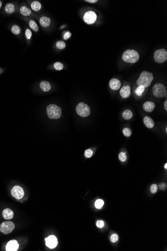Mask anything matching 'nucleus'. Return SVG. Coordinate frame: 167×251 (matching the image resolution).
<instances>
[{
  "label": "nucleus",
  "instance_id": "c756f323",
  "mask_svg": "<svg viewBox=\"0 0 167 251\" xmlns=\"http://www.w3.org/2000/svg\"><path fill=\"white\" fill-rule=\"evenodd\" d=\"M93 151L90 149H88L85 151V156L87 158H90L93 156Z\"/></svg>",
  "mask_w": 167,
  "mask_h": 251
},
{
  "label": "nucleus",
  "instance_id": "2eb2a0df",
  "mask_svg": "<svg viewBox=\"0 0 167 251\" xmlns=\"http://www.w3.org/2000/svg\"><path fill=\"white\" fill-rule=\"evenodd\" d=\"M3 218L6 220H11L14 217V212L12 210L7 208L4 209L2 212Z\"/></svg>",
  "mask_w": 167,
  "mask_h": 251
},
{
  "label": "nucleus",
  "instance_id": "e433bc0d",
  "mask_svg": "<svg viewBox=\"0 0 167 251\" xmlns=\"http://www.w3.org/2000/svg\"><path fill=\"white\" fill-rule=\"evenodd\" d=\"M159 187H160V188H161V189H163H163H164L165 188H166V185L165 184H161V185H159Z\"/></svg>",
  "mask_w": 167,
  "mask_h": 251
},
{
  "label": "nucleus",
  "instance_id": "58836bf2",
  "mask_svg": "<svg viewBox=\"0 0 167 251\" xmlns=\"http://www.w3.org/2000/svg\"><path fill=\"white\" fill-rule=\"evenodd\" d=\"M164 107L166 110H167V101L166 100L164 103Z\"/></svg>",
  "mask_w": 167,
  "mask_h": 251
},
{
  "label": "nucleus",
  "instance_id": "6e6552de",
  "mask_svg": "<svg viewBox=\"0 0 167 251\" xmlns=\"http://www.w3.org/2000/svg\"><path fill=\"white\" fill-rule=\"evenodd\" d=\"M84 21L88 24H92L94 23L97 20V15L92 11L87 12L83 17Z\"/></svg>",
  "mask_w": 167,
  "mask_h": 251
},
{
  "label": "nucleus",
  "instance_id": "f03ea898",
  "mask_svg": "<svg viewBox=\"0 0 167 251\" xmlns=\"http://www.w3.org/2000/svg\"><path fill=\"white\" fill-rule=\"evenodd\" d=\"M139 54L135 50H127L122 56L123 60L127 63H135L139 59Z\"/></svg>",
  "mask_w": 167,
  "mask_h": 251
},
{
  "label": "nucleus",
  "instance_id": "1a4fd4ad",
  "mask_svg": "<svg viewBox=\"0 0 167 251\" xmlns=\"http://www.w3.org/2000/svg\"><path fill=\"white\" fill-rule=\"evenodd\" d=\"M11 194L13 197L17 199H21L24 197L25 192L23 188L18 186H15L11 190Z\"/></svg>",
  "mask_w": 167,
  "mask_h": 251
},
{
  "label": "nucleus",
  "instance_id": "412c9836",
  "mask_svg": "<svg viewBox=\"0 0 167 251\" xmlns=\"http://www.w3.org/2000/svg\"><path fill=\"white\" fill-rule=\"evenodd\" d=\"M133 117L132 112L130 110H126L123 113V117L126 120H129Z\"/></svg>",
  "mask_w": 167,
  "mask_h": 251
},
{
  "label": "nucleus",
  "instance_id": "9b49d317",
  "mask_svg": "<svg viewBox=\"0 0 167 251\" xmlns=\"http://www.w3.org/2000/svg\"><path fill=\"white\" fill-rule=\"evenodd\" d=\"M19 245L17 241L13 240L9 241L6 247V250L7 251H17L19 249Z\"/></svg>",
  "mask_w": 167,
  "mask_h": 251
},
{
  "label": "nucleus",
  "instance_id": "7c9ffc66",
  "mask_svg": "<svg viewBox=\"0 0 167 251\" xmlns=\"http://www.w3.org/2000/svg\"><path fill=\"white\" fill-rule=\"evenodd\" d=\"M119 158L120 160V161L122 162L125 161L127 159V156L126 155L125 153L124 152H121L119 156Z\"/></svg>",
  "mask_w": 167,
  "mask_h": 251
},
{
  "label": "nucleus",
  "instance_id": "c9c22d12",
  "mask_svg": "<svg viewBox=\"0 0 167 251\" xmlns=\"http://www.w3.org/2000/svg\"><path fill=\"white\" fill-rule=\"evenodd\" d=\"M32 35V32L30 31V30H29V29L26 30V36L28 39H30V38L31 37Z\"/></svg>",
  "mask_w": 167,
  "mask_h": 251
},
{
  "label": "nucleus",
  "instance_id": "c85d7f7f",
  "mask_svg": "<svg viewBox=\"0 0 167 251\" xmlns=\"http://www.w3.org/2000/svg\"><path fill=\"white\" fill-rule=\"evenodd\" d=\"M54 68L55 69L57 70H61L63 69V64L60 63V62H56L54 64Z\"/></svg>",
  "mask_w": 167,
  "mask_h": 251
},
{
  "label": "nucleus",
  "instance_id": "b1692460",
  "mask_svg": "<svg viewBox=\"0 0 167 251\" xmlns=\"http://www.w3.org/2000/svg\"><path fill=\"white\" fill-rule=\"evenodd\" d=\"M11 30H12V33L13 34H14L15 35H18L21 32V29H20V27L18 26V25H15L12 26Z\"/></svg>",
  "mask_w": 167,
  "mask_h": 251
},
{
  "label": "nucleus",
  "instance_id": "0eeeda50",
  "mask_svg": "<svg viewBox=\"0 0 167 251\" xmlns=\"http://www.w3.org/2000/svg\"><path fill=\"white\" fill-rule=\"evenodd\" d=\"M154 59L157 63H162L167 59V52L166 50L161 49L157 50L154 54Z\"/></svg>",
  "mask_w": 167,
  "mask_h": 251
},
{
  "label": "nucleus",
  "instance_id": "9d476101",
  "mask_svg": "<svg viewBox=\"0 0 167 251\" xmlns=\"http://www.w3.org/2000/svg\"><path fill=\"white\" fill-rule=\"evenodd\" d=\"M46 245L50 249H54L56 248L58 244V240L56 236L54 235H51L48 238H45Z\"/></svg>",
  "mask_w": 167,
  "mask_h": 251
},
{
  "label": "nucleus",
  "instance_id": "a878e982",
  "mask_svg": "<svg viewBox=\"0 0 167 251\" xmlns=\"http://www.w3.org/2000/svg\"><path fill=\"white\" fill-rule=\"evenodd\" d=\"M104 202L103 200L99 199L96 201L95 204V206L97 209H101L103 207V206L104 205Z\"/></svg>",
  "mask_w": 167,
  "mask_h": 251
},
{
  "label": "nucleus",
  "instance_id": "f8f14e48",
  "mask_svg": "<svg viewBox=\"0 0 167 251\" xmlns=\"http://www.w3.org/2000/svg\"><path fill=\"white\" fill-rule=\"evenodd\" d=\"M109 86L112 90H118L121 86V83L119 80L116 78H113L110 81Z\"/></svg>",
  "mask_w": 167,
  "mask_h": 251
},
{
  "label": "nucleus",
  "instance_id": "7ed1b4c3",
  "mask_svg": "<svg viewBox=\"0 0 167 251\" xmlns=\"http://www.w3.org/2000/svg\"><path fill=\"white\" fill-rule=\"evenodd\" d=\"M47 112L50 119H59L62 115L61 108L56 105H48L47 107Z\"/></svg>",
  "mask_w": 167,
  "mask_h": 251
},
{
  "label": "nucleus",
  "instance_id": "cd10ccee",
  "mask_svg": "<svg viewBox=\"0 0 167 251\" xmlns=\"http://www.w3.org/2000/svg\"><path fill=\"white\" fill-rule=\"evenodd\" d=\"M123 133L125 136H127V137H129V136H131L132 134V131L129 128H125L123 130Z\"/></svg>",
  "mask_w": 167,
  "mask_h": 251
},
{
  "label": "nucleus",
  "instance_id": "20e7f679",
  "mask_svg": "<svg viewBox=\"0 0 167 251\" xmlns=\"http://www.w3.org/2000/svg\"><path fill=\"white\" fill-rule=\"evenodd\" d=\"M76 110L78 115L83 117H87L90 115L91 113L90 107L84 102H80L77 105Z\"/></svg>",
  "mask_w": 167,
  "mask_h": 251
},
{
  "label": "nucleus",
  "instance_id": "423d86ee",
  "mask_svg": "<svg viewBox=\"0 0 167 251\" xmlns=\"http://www.w3.org/2000/svg\"><path fill=\"white\" fill-rule=\"evenodd\" d=\"M15 227V225L12 221H5L1 224L0 231L5 235L9 234L14 230Z\"/></svg>",
  "mask_w": 167,
  "mask_h": 251
},
{
  "label": "nucleus",
  "instance_id": "a19ab883",
  "mask_svg": "<svg viewBox=\"0 0 167 251\" xmlns=\"http://www.w3.org/2000/svg\"><path fill=\"white\" fill-rule=\"evenodd\" d=\"M165 168H166V169H167V163H166V164H165Z\"/></svg>",
  "mask_w": 167,
  "mask_h": 251
},
{
  "label": "nucleus",
  "instance_id": "aec40b11",
  "mask_svg": "<svg viewBox=\"0 0 167 251\" xmlns=\"http://www.w3.org/2000/svg\"><path fill=\"white\" fill-rule=\"evenodd\" d=\"M31 8L35 11H38L41 8V4L38 1H34L31 4Z\"/></svg>",
  "mask_w": 167,
  "mask_h": 251
},
{
  "label": "nucleus",
  "instance_id": "f704fd0d",
  "mask_svg": "<svg viewBox=\"0 0 167 251\" xmlns=\"http://www.w3.org/2000/svg\"><path fill=\"white\" fill-rule=\"evenodd\" d=\"M72 36V34L70 32H67L65 33L64 35V39L66 40L69 39L70 38V37Z\"/></svg>",
  "mask_w": 167,
  "mask_h": 251
},
{
  "label": "nucleus",
  "instance_id": "bb28decb",
  "mask_svg": "<svg viewBox=\"0 0 167 251\" xmlns=\"http://www.w3.org/2000/svg\"><path fill=\"white\" fill-rule=\"evenodd\" d=\"M56 46L59 49H63L66 47V43L62 41H59L57 42Z\"/></svg>",
  "mask_w": 167,
  "mask_h": 251
},
{
  "label": "nucleus",
  "instance_id": "39448f33",
  "mask_svg": "<svg viewBox=\"0 0 167 251\" xmlns=\"http://www.w3.org/2000/svg\"><path fill=\"white\" fill-rule=\"evenodd\" d=\"M153 93L155 97L162 98L167 95V89L163 84L157 83L153 88Z\"/></svg>",
  "mask_w": 167,
  "mask_h": 251
},
{
  "label": "nucleus",
  "instance_id": "6ab92c4d",
  "mask_svg": "<svg viewBox=\"0 0 167 251\" xmlns=\"http://www.w3.org/2000/svg\"><path fill=\"white\" fill-rule=\"evenodd\" d=\"M20 13L24 16H28L31 14V11L26 6H22L20 8Z\"/></svg>",
  "mask_w": 167,
  "mask_h": 251
},
{
  "label": "nucleus",
  "instance_id": "4c0bfd02",
  "mask_svg": "<svg viewBox=\"0 0 167 251\" xmlns=\"http://www.w3.org/2000/svg\"><path fill=\"white\" fill-rule=\"evenodd\" d=\"M86 2L91 3H95L98 2L97 0H86Z\"/></svg>",
  "mask_w": 167,
  "mask_h": 251
},
{
  "label": "nucleus",
  "instance_id": "79ce46f5",
  "mask_svg": "<svg viewBox=\"0 0 167 251\" xmlns=\"http://www.w3.org/2000/svg\"><path fill=\"white\" fill-rule=\"evenodd\" d=\"M166 132H167V127H166Z\"/></svg>",
  "mask_w": 167,
  "mask_h": 251
},
{
  "label": "nucleus",
  "instance_id": "f3484780",
  "mask_svg": "<svg viewBox=\"0 0 167 251\" xmlns=\"http://www.w3.org/2000/svg\"><path fill=\"white\" fill-rule=\"evenodd\" d=\"M40 23L43 27H47L50 25L51 20L47 17H42L40 19Z\"/></svg>",
  "mask_w": 167,
  "mask_h": 251
},
{
  "label": "nucleus",
  "instance_id": "2f4dec72",
  "mask_svg": "<svg viewBox=\"0 0 167 251\" xmlns=\"http://www.w3.org/2000/svg\"><path fill=\"white\" fill-rule=\"evenodd\" d=\"M118 239H119V238H118V235H117V234H113V235L111 236V238H110L111 241L112 242H113V243H115V242H117L118 240Z\"/></svg>",
  "mask_w": 167,
  "mask_h": 251
},
{
  "label": "nucleus",
  "instance_id": "473e14b6",
  "mask_svg": "<svg viewBox=\"0 0 167 251\" xmlns=\"http://www.w3.org/2000/svg\"><path fill=\"white\" fill-rule=\"evenodd\" d=\"M96 225L99 228H102L104 227L105 223L103 220H98L96 223Z\"/></svg>",
  "mask_w": 167,
  "mask_h": 251
},
{
  "label": "nucleus",
  "instance_id": "72a5a7b5",
  "mask_svg": "<svg viewBox=\"0 0 167 251\" xmlns=\"http://www.w3.org/2000/svg\"><path fill=\"white\" fill-rule=\"evenodd\" d=\"M150 190H151V192L152 194H155L157 192V190H158V187H157V185H155V184L152 185L151 186Z\"/></svg>",
  "mask_w": 167,
  "mask_h": 251
},
{
  "label": "nucleus",
  "instance_id": "ddd939ff",
  "mask_svg": "<svg viewBox=\"0 0 167 251\" xmlns=\"http://www.w3.org/2000/svg\"><path fill=\"white\" fill-rule=\"evenodd\" d=\"M121 96L124 98H126L130 96L131 94V87L129 85L124 86L120 91Z\"/></svg>",
  "mask_w": 167,
  "mask_h": 251
},
{
  "label": "nucleus",
  "instance_id": "f257e3e1",
  "mask_svg": "<svg viewBox=\"0 0 167 251\" xmlns=\"http://www.w3.org/2000/svg\"><path fill=\"white\" fill-rule=\"evenodd\" d=\"M154 79L153 74L148 71H144L140 74L139 79L137 81L138 86H143L145 88L149 87Z\"/></svg>",
  "mask_w": 167,
  "mask_h": 251
},
{
  "label": "nucleus",
  "instance_id": "5701e85b",
  "mask_svg": "<svg viewBox=\"0 0 167 251\" xmlns=\"http://www.w3.org/2000/svg\"><path fill=\"white\" fill-rule=\"evenodd\" d=\"M145 87L143 86H139L135 90V93L138 96H141L145 91Z\"/></svg>",
  "mask_w": 167,
  "mask_h": 251
},
{
  "label": "nucleus",
  "instance_id": "4468645a",
  "mask_svg": "<svg viewBox=\"0 0 167 251\" xmlns=\"http://www.w3.org/2000/svg\"><path fill=\"white\" fill-rule=\"evenodd\" d=\"M155 104L151 101H147L143 104V109L147 112H152L155 109Z\"/></svg>",
  "mask_w": 167,
  "mask_h": 251
},
{
  "label": "nucleus",
  "instance_id": "4be33fe9",
  "mask_svg": "<svg viewBox=\"0 0 167 251\" xmlns=\"http://www.w3.org/2000/svg\"><path fill=\"white\" fill-rule=\"evenodd\" d=\"M5 11L7 13H13L15 11V6L11 3H8L5 6Z\"/></svg>",
  "mask_w": 167,
  "mask_h": 251
},
{
  "label": "nucleus",
  "instance_id": "ea45409f",
  "mask_svg": "<svg viewBox=\"0 0 167 251\" xmlns=\"http://www.w3.org/2000/svg\"><path fill=\"white\" fill-rule=\"evenodd\" d=\"M2 2L0 1V8H1V7H2Z\"/></svg>",
  "mask_w": 167,
  "mask_h": 251
},
{
  "label": "nucleus",
  "instance_id": "a211bd4d",
  "mask_svg": "<svg viewBox=\"0 0 167 251\" xmlns=\"http://www.w3.org/2000/svg\"><path fill=\"white\" fill-rule=\"evenodd\" d=\"M40 86L41 88L45 92L49 91L51 88V86L50 83L45 81H42L40 83Z\"/></svg>",
  "mask_w": 167,
  "mask_h": 251
},
{
  "label": "nucleus",
  "instance_id": "393cba45",
  "mask_svg": "<svg viewBox=\"0 0 167 251\" xmlns=\"http://www.w3.org/2000/svg\"><path fill=\"white\" fill-rule=\"evenodd\" d=\"M29 26H30V27L34 31L37 32L38 31V30H39L38 26L35 21H33V20L30 21V23H29Z\"/></svg>",
  "mask_w": 167,
  "mask_h": 251
},
{
  "label": "nucleus",
  "instance_id": "dca6fc26",
  "mask_svg": "<svg viewBox=\"0 0 167 251\" xmlns=\"http://www.w3.org/2000/svg\"><path fill=\"white\" fill-rule=\"evenodd\" d=\"M144 123L148 128H152L155 124V122L154 120L149 116H146L143 119Z\"/></svg>",
  "mask_w": 167,
  "mask_h": 251
}]
</instances>
